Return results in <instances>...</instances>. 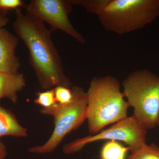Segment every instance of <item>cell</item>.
<instances>
[{"mask_svg":"<svg viewBox=\"0 0 159 159\" xmlns=\"http://www.w3.org/2000/svg\"><path fill=\"white\" fill-rule=\"evenodd\" d=\"M4 136L26 137L27 129L20 125L10 111L0 106V139Z\"/></svg>","mask_w":159,"mask_h":159,"instance_id":"cell-10","label":"cell"},{"mask_svg":"<svg viewBox=\"0 0 159 159\" xmlns=\"http://www.w3.org/2000/svg\"><path fill=\"white\" fill-rule=\"evenodd\" d=\"M73 98L68 103H57L49 108H42L40 112L54 117V130L44 144L29 148L31 153H48L55 150L70 132L77 129L86 119L87 93L80 87H73Z\"/></svg>","mask_w":159,"mask_h":159,"instance_id":"cell-5","label":"cell"},{"mask_svg":"<svg viewBox=\"0 0 159 159\" xmlns=\"http://www.w3.org/2000/svg\"><path fill=\"white\" fill-rule=\"evenodd\" d=\"M72 6L71 1L32 0L26 6L25 14L48 23L52 32L61 30L78 42L84 43V37L74 28L69 18Z\"/></svg>","mask_w":159,"mask_h":159,"instance_id":"cell-7","label":"cell"},{"mask_svg":"<svg viewBox=\"0 0 159 159\" xmlns=\"http://www.w3.org/2000/svg\"><path fill=\"white\" fill-rule=\"evenodd\" d=\"M157 125H159V118H158V121Z\"/></svg>","mask_w":159,"mask_h":159,"instance_id":"cell-18","label":"cell"},{"mask_svg":"<svg viewBox=\"0 0 159 159\" xmlns=\"http://www.w3.org/2000/svg\"><path fill=\"white\" fill-rule=\"evenodd\" d=\"M123 96L134 108L133 117L146 129L158 124L159 76L146 69L131 73L123 82Z\"/></svg>","mask_w":159,"mask_h":159,"instance_id":"cell-4","label":"cell"},{"mask_svg":"<svg viewBox=\"0 0 159 159\" xmlns=\"http://www.w3.org/2000/svg\"><path fill=\"white\" fill-rule=\"evenodd\" d=\"M25 86L26 80L23 74L0 72V100L2 98H8L13 103H16L18 92Z\"/></svg>","mask_w":159,"mask_h":159,"instance_id":"cell-9","label":"cell"},{"mask_svg":"<svg viewBox=\"0 0 159 159\" xmlns=\"http://www.w3.org/2000/svg\"><path fill=\"white\" fill-rule=\"evenodd\" d=\"M9 22V19L5 16L0 13V29L6 25Z\"/></svg>","mask_w":159,"mask_h":159,"instance_id":"cell-17","label":"cell"},{"mask_svg":"<svg viewBox=\"0 0 159 159\" xmlns=\"http://www.w3.org/2000/svg\"><path fill=\"white\" fill-rule=\"evenodd\" d=\"M129 147H124L116 141H110L103 145L101 150V159H125Z\"/></svg>","mask_w":159,"mask_h":159,"instance_id":"cell-11","label":"cell"},{"mask_svg":"<svg viewBox=\"0 0 159 159\" xmlns=\"http://www.w3.org/2000/svg\"><path fill=\"white\" fill-rule=\"evenodd\" d=\"M18 39L4 29H0V72L19 74L20 66L15 50Z\"/></svg>","mask_w":159,"mask_h":159,"instance_id":"cell-8","label":"cell"},{"mask_svg":"<svg viewBox=\"0 0 159 159\" xmlns=\"http://www.w3.org/2000/svg\"><path fill=\"white\" fill-rule=\"evenodd\" d=\"M146 133L147 129L133 117H127L95 135L78 139L67 144L63 151L66 154H70L81 150L91 142L109 140L122 141L129 145V150L133 152L146 144Z\"/></svg>","mask_w":159,"mask_h":159,"instance_id":"cell-6","label":"cell"},{"mask_svg":"<svg viewBox=\"0 0 159 159\" xmlns=\"http://www.w3.org/2000/svg\"><path fill=\"white\" fill-rule=\"evenodd\" d=\"M13 29L29 52V61L39 83L44 89L62 86L69 88L70 80L64 71L62 61L51 39L52 32L44 23L16 9Z\"/></svg>","mask_w":159,"mask_h":159,"instance_id":"cell-1","label":"cell"},{"mask_svg":"<svg viewBox=\"0 0 159 159\" xmlns=\"http://www.w3.org/2000/svg\"><path fill=\"white\" fill-rule=\"evenodd\" d=\"M54 89L55 99L57 103L66 104L72 100L73 93L72 90L69 88L58 86L54 88Z\"/></svg>","mask_w":159,"mask_h":159,"instance_id":"cell-14","label":"cell"},{"mask_svg":"<svg viewBox=\"0 0 159 159\" xmlns=\"http://www.w3.org/2000/svg\"><path fill=\"white\" fill-rule=\"evenodd\" d=\"M36 95L37 97L34 100V102L42 107V108H49L57 103L54 89L48 90L45 92H38Z\"/></svg>","mask_w":159,"mask_h":159,"instance_id":"cell-13","label":"cell"},{"mask_svg":"<svg viewBox=\"0 0 159 159\" xmlns=\"http://www.w3.org/2000/svg\"><path fill=\"white\" fill-rule=\"evenodd\" d=\"M127 159H159V147L154 144L150 145L146 144L132 152Z\"/></svg>","mask_w":159,"mask_h":159,"instance_id":"cell-12","label":"cell"},{"mask_svg":"<svg viewBox=\"0 0 159 159\" xmlns=\"http://www.w3.org/2000/svg\"><path fill=\"white\" fill-rule=\"evenodd\" d=\"M7 155V150L5 145L0 140V159H4Z\"/></svg>","mask_w":159,"mask_h":159,"instance_id":"cell-16","label":"cell"},{"mask_svg":"<svg viewBox=\"0 0 159 159\" xmlns=\"http://www.w3.org/2000/svg\"><path fill=\"white\" fill-rule=\"evenodd\" d=\"M26 5L21 0H0V9H10L25 7Z\"/></svg>","mask_w":159,"mask_h":159,"instance_id":"cell-15","label":"cell"},{"mask_svg":"<svg viewBox=\"0 0 159 159\" xmlns=\"http://www.w3.org/2000/svg\"><path fill=\"white\" fill-rule=\"evenodd\" d=\"M97 16L103 29L122 35L154 22L159 17V0H104Z\"/></svg>","mask_w":159,"mask_h":159,"instance_id":"cell-3","label":"cell"},{"mask_svg":"<svg viewBox=\"0 0 159 159\" xmlns=\"http://www.w3.org/2000/svg\"><path fill=\"white\" fill-rule=\"evenodd\" d=\"M86 93V119L91 133H98L106 125L127 118L129 104L124 99L116 78L111 76L94 77Z\"/></svg>","mask_w":159,"mask_h":159,"instance_id":"cell-2","label":"cell"}]
</instances>
